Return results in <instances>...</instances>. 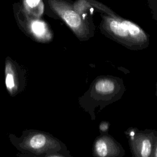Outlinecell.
I'll list each match as a JSON object with an SVG mask.
<instances>
[{
  "label": "cell",
  "instance_id": "obj_11",
  "mask_svg": "<svg viewBox=\"0 0 157 157\" xmlns=\"http://www.w3.org/2000/svg\"><path fill=\"white\" fill-rule=\"evenodd\" d=\"M154 131V141H153V148L151 156L157 157V130L153 129Z\"/></svg>",
  "mask_w": 157,
  "mask_h": 157
},
{
  "label": "cell",
  "instance_id": "obj_10",
  "mask_svg": "<svg viewBox=\"0 0 157 157\" xmlns=\"http://www.w3.org/2000/svg\"><path fill=\"white\" fill-rule=\"evenodd\" d=\"M151 10L153 18L157 23V0H147Z\"/></svg>",
  "mask_w": 157,
  "mask_h": 157
},
{
  "label": "cell",
  "instance_id": "obj_1",
  "mask_svg": "<svg viewBox=\"0 0 157 157\" xmlns=\"http://www.w3.org/2000/svg\"><path fill=\"white\" fill-rule=\"evenodd\" d=\"M100 29L107 37L131 50L147 48L150 44L149 35L139 25L115 13L102 14Z\"/></svg>",
  "mask_w": 157,
  "mask_h": 157
},
{
  "label": "cell",
  "instance_id": "obj_3",
  "mask_svg": "<svg viewBox=\"0 0 157 157\" xmlns=\"http://www.w3.org/2000/svg\"><path fill=\"white\" fill-rule=\"evenodd\" d=\"M53 11L57 14L80 39L90 37L91 31L87 23L81 17L75 8L65 0H48Z\"/></svg>",
  "mask_w": 157,
  "mask_h": 157
},
{
  "label": "cell",
  "instance_id": "obj_13",
  "mask_svg": "<svg viewBox=\"0 0 157 157\" xmlns=\"http://www.w3.org/2000/svg\"><path fill=\"white\" fill-rule=\"evenodd\" d=\"M156 96H157V82H156Z\"/></svg>",
  "mask_w": 157,
  "mask_h": 157
},
{
  "label": "cell",
  "instance_id": "obj_8",
  "mask_svg": "<svg viewBox=\"0 0 157 157\" xmlns=\"http://www.w3.org/2000/svg\"><path fill=\"white\" fill-rule=\"evenodd\" d=\"M5 82L7 91L11 96L17 93L19 89V77L15 66L10 59H6L5 67Z\"/></svg>",
  "mask_w": 157,
  "mask_h": 157
},
{
  "label": "cell",
  "instance_id": "obj_6",
  "mask_svg": "<svg viewBox=\"0 0 157 157\" xmlns=\"http://www.w3.org/2000/svg\"><path fill=\"white\" fill-rule=\"evenodd\" d=\"M57 141L45 133L34 132L26 136L22 143L23 148L32 153H41L57 149Z\"/></svg>",
  "mask_w": 157,
  "mask_h": 157
},
{
  "label": "cell",
  "instance_id": "obj_4",
  "mask_svg": "<svg viewBox=\"0 0 157 157\" xmlns=\"http://www.w3.org/2000/svg\"><path fill=\"white\" fill-rule=\"evenodd\" d=\"M124 134L128 140L132 155L136 157L151 156L153 141V129L140 131L136 128H130Z\"/></svg>",
  "mask_w": 157,
  "mask_h": 157
},
{
  "label": "cell",
  "instance_id": "obj_5",
  "mask_svg": "<svg viewBox=\"0 0 157 157\" xmlns=\"http://www.w3.org/2000/svg\"><path fill=\"white\" fill-rule=\"evenodd\" d=\"M125 151L121 144L109 134L98 137L93 145V155L100 157H122Z\"/></svg>",
  "mask_w": 157,
  "mask_h": 157
},
{
  "label": "cell",
  "instance_id": "obj_9",
  "mask_svg": "<svg viewBox=\"0 0 157 157\" xmlns=\"http://www.w3.org/2000/svg\"><path fill=\"white\" fill-rule=\"evenodd\" d=\"M23 12L30 16L40 18L44 11L42 0H23Z\"/></svg>",
  "mask_w": 157,
  "mask_h": 157
},
{
  "label": "cell",
  "instance_id": "obj_7",
  "mask_svg": "<svg viewBox=\"0 0 157 157\" xmlns=\"http://www.w3.org/2000/svg\"><path fill=\"white\" fill-rule=\"evenodd\" d=\"M22 12L25 17L23 26L33 37L41 42H47L51 39V31L44 21Z\"/></svg>",
  "mask_w": 157,
  "mask_h": 157
},
{
  "label": "cell",
  "instance_id": "obj_12",
  "mask_svg": "<svg viewBox=\"0 0 157 157\" xmlns=\"http://www.w3.org/2000/svg\"><path fill=\"white\" fill-rule=\"evenodd\" d=\"M109 126V122L102 121L99 125V129L102 132H107Z\"/></svg>",
  "mask_w": 157,
  "mask_h": 157
},
{
  "label": "cell",
  "instance_id": "obj_2",
  "mask_svg": "<svg viewBox=\"0 0 157 157\" xmlns=\"http://www.w3.org/2000/svg\"><path fill=\"white\" fill-rule=\"evenodd\" d=\"M126 88L121 78L107 75L98 77L93 83L90 91V98L93 107L104 108L121 98Z\"/></svg>",
  "mask_w": 157,
  "mask_h": 157
}]
</instances>
